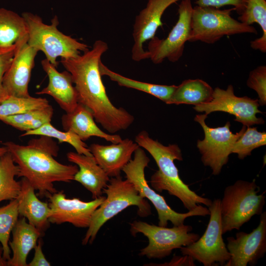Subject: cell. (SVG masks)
<instances>
[{
	"instance_id": "obj_1",
	"label": "cell",
	"mask_w": 266,
	"mask_h": 266,
	"mask_svg": "<svg viewBox=\"0 0 266 266\" xmlns=\"http://www.w3.org/2000/svg\"><path fill=\"white\" fill-rule=\"evenodd\" d=\"M107 43L96 40L91 49L74 58H61V63L71 75L78 102L92 112L95 120L110 134L127 129L134 117L110 100L101 79L99 63L108 50Z\"/></svg>"
},
{
	"instance_id": "obj_2",
	"label": "cell",
	"mask_w": 266,
	"mask_h": 266,
	"mask_svg": "<svg viewBox=\"0 0 266 266\" xmlns=\"http://www.w3.org/2000/svg\"><path fill=\"white\" fill-rule=\"evenodd\" d=\"M26 145L12 141L3 143L18 166V177H25L38 191L41 198H48L57 192L54 186L56 182H70L78 170L77 165H67L58 162L59 147L52 137L39 135Z\"/></svg>"
},
{
	"instance_id": "obj_3",
	"label": "cell",
	"mask_w": 266,
	"mask_h": 266,
	"mask_svg": "<svg viewBox=\"0 0 266 266\" xmlns=\"http://www.w3.org/2000/svg\"><path fill=\"white\" fill-rule=\"evenodd\" d=\"M135 142L148 151L156 162L159 169L151 177L152 188L158 192L167 191L170 195L178 198L188 211L202 204L209 206L212 200L198 195L191 190L180 178L174 160L182 161L181 149L176 144L165 146L151 138L145 131L139 132Z\"/></svg>"
},
{
	"instance_id": "obj_4",
	"label": "cell",
	"mask_w": 266,
	"mask_h": 266,
	"mask_svg": "<svg viewBox=\"0 0 266 266\" xmlns=\"http://www.w3.org/2000/svg\"><path fill=\"white\" fill-rule=\"evenodd\" d=\"M103 189L106 197L94 211L82 244H92L101 227L109 220L130 206L138 208L137 214L146 217L151 214L147 200L142 198L133 184L120 176L111 177Z\"/></svg>"
},
{
	"instance_id": "obj_5",
	"label": "cell",
	"mask_w": 266,
	"mask_h": 266,
	"mask_svg": "<svg viewBox=\"0 0 266 266\" xmlns=\"http://www.w3.org/2000/svg\"><path fill=\"white\" fill-rule=\"evenodd\" d=\"M28 28V44L42 51L46 59L57 67L58 57L74 58L89 49V46L67 35L58 29L59 22L55 15L50 25L43 23L39 16L31 12L22 14Z\"/></svg>"
},
{
	"instance_id": "obj_6",
	"label": "cell",
	"mask_w": 266,
	"mask_h": 266,
	"mask_svg": "<svg viewBox=\"0 0 266 266\" xmlns=\"http://www.w3.org/2000/svg\"><path fill=\"white\" fill-rule=\"evenodd\" d=\"M260 191L255 179L251 182L239 180L225 189L220 200L223 234L239 230L253 216L263 212L266 196L264 192L258 195Z\"/></svg>"
},
{
	"instance_id": "obj_7",
	"label": "cell",
	"mask_w": 266,
	"mask_h": 266,
	"mask_svg": "<svg viewBox=\"0 0 266 266\" xmlns=\"http://www.w3.org/2000/svg\"><path fill=\"white\" fill-rule=\"evenodd\" d=\"M149 162L150 159L144 150L139 147L134 152L133 160L124 166L122 171L126 179L133 184L139 195L150 201L154 206L158 215L159 226L166 227L168 221L173 226H180L183 225L188 217L210 214L208 208L200 204L186 213H178L173 210L167 204L164 197L156 192L147 183L144 170Z\"/></svg>"
},
{
	"instance_id": "obj_8",
	"label": "cell",
	"mask_w": 266,
	"mask_h": 266,
	"mask_svg": "<svg viewBox=\"0 0 266 266\" xmlns=\"http://www.w3.org/2000/svg\"><path fill=\"white\" fill-rule=\"evenodd\" d=\"M234 8L219 9L196 5L193 7L189 42L213 44L224 36L245 33L257 34L255 28L233 18Z\"/></svg>"
},
{
	"instance_id": "obj_9",
	"label": "cell",
	"mask_w": 266,
	"mask_h": 266,
	"mask_svg": "<svg viewBox=\"0 0 266 266\" xmlns=\"http://www.w3.org/2000/svg\"><path fill=\"white\" fill-rule=\"evenodd\" d=\"M130 232L135 236L141 233L148 239L147 246L141 249L140 256L149 259H162L170 255L175 249L189 245L197 240L200 235L191 233V226L182 225L166 228L134 221L130 224Z\"/></svg>"
},
{
	"instance_id": "obj_10",
	"label": "cell",
	"mask_w": 266,
	"mask_h": 266,
	"mask_svg": "<svg viewBox=\"0 0 266 266\" xmlns=\"http://www.w3.org/2000/svg\"><path fill=\"white\" fill-rule=\"evenodd\" d=\"M210 219L203 234L192 244L180 248L182 255H188L204 266H225L231 255L222 235L220 200L208 206Z\"/></svg>"
},
{
	"instance_id": "obj_11",
	"label": "cell",
	"mask_w": 266,
	"mask_h": 266,
	"mask_svg": "<svg viewBox=\"0 0 266 266\" xmlns=\"http://www.w3.org/2000/svg\"><path fill=\"white\" fill-rule=\"evenodd\" d=\"M206 114L197 115L194 120L202 127L204 133L203 140H198L197 146L201 155V160L205 166L210 167L214 175L220 174L223 166L229 161V155L236 141L242 135L246 126L233 133L230 130V123L223 127L210 128L205 123Z\"/></svg>"
},
{
	"instance_id": "obj_12",
	"label": "cell",
	"mask_w": 266,
	"mask_h": 266,
	"mask_svg": "<svg viewBox=\"0 0 266 266\" xmlns=\"http://www.w3.org/2000/svg\"><path fill=\"white\" fill-rule=\"evenodd\" d=\"M193 9L191 0H182L178 6V20L167 36L160 39L155 36L149 40L147 51L153 63L159 64L165 59L176 62L182 57L190 36Z\"/></svg>"
},
{
	"instance_id": "obj_13",
	"label": "cell",
	"mask_w": 266,
	"mask_h": 266,
	"mask_svg": "<svg viewBox=\"0 0 266 266\" xmlns=\"http://www.w3.org/2000/svg\"><path fill=\"white\" fill-rule=\"evenodd\" d=\"M259 106L258 99L236 96L233 86L229 85L226 90L215 88L210 101L195 105L194 109L199 112H204L207 115L215 111L227 112L235 116L234 121L250 127L265 122L263 118L256 116L257 114L262 113L258 109Z\"/></svg>"
},
{
	"instance_id": "obj_14",
	"label": "cell",
	"mask_w": 266,
	"mask_h": 266,
	"mask_svg": "<svg viewBox=\"0 0 266 266\" xmlns=\"http://www.w3.org/2000/svg\"><path fill=\"white\" fill-rule=\"evenodd\" d=\"M257 227L251 232H238L227 238L231 258L225 266H254L266 252V212L260 215Z\"/></svg>"
},
{
	"instance_id": "obj_15",
	"label": "cell",
	"mask_w": 266,
	"mask_h": 266,
	"mask_svg": "<svg viewBox=\"0 0 266 266\" xmlns=\"http://www.w3.org/2000/svg\"><path fill=\"white\" fill-rule=\"evenodd\" d=\"M48 198L52 211L49 218L50 223H69L76 227L85 228L89 227L93 213L105 197L101 196L86 202L76 198L67 199L63 191H57Z\"/></svg>"
},
{
	"instance_id": "obj_16",
	"label": "cell",
	"mask_w": 266,
	"mask_h": 266,
	"mask_svg": "<svg viewBox=\"0 0 266 266\" xmlns=\"http://www.w3.org/2000/svg\"><path fill=\"white\" fill-rule=\"evenodd\" d=\"M180 0H148L146 7L136 16L133 27L134 43L132 49V59L136 62L148 59L143 44L154 36L162 26V15L172 4Z\"/></svg>"
},
{
	"instance_id": "obj_17",
	"label": "cell",
	"mask_w": 266,
	"mask_h": 266,
	"mask_svg": "<svg viewBox=\"0 0 266 266\" xmlns=\"http://www.w3.org/2000/svg\"><path fill=\"white\" fill-rule=\"evenodd\" d=\"M38 52L29 46L27 41L17 46L3 79V86L8 96L21 98L31 96L28 86Z\"/></svg>"
},
{
	"instance_id": "obj_18",
	"label": "cell",
	"mask_w": 266,
	"mask_h": 266,
	"mask_svg": "<svg viewBox=\"0 0 266 266\" xmlns=\"http://www.w3.org/2000/svg\"><path fill=\"white\" fill-rule=\"evenodd\" d=\"M41 64L48 76V84L36 94L49 95L66 113L72 111L78 102L71 74L66 70L58 71L57 67L46 59L41 61Z\"/></svg>"
},
{
	"instance_id": "obj_19",
	"label": "cell",
	"mask_w": 266,
	"mask_h": 266,
	"mask_svg": "<svg viewBox=\"0 0 266 266\" xmlns=\"http://www.w3.org/2000/svg\"><path fill=\"white\" fill-rule=\"evenodd\" d=\"M139 147L135 142L126 138L109 145L93 143L89 148L107 175L114 177L120 175L121 171L132 160L133 154Z\"/></svg>"
},
{
	"instance_id": "obj_20",
	"label": "cell",
	"mask_w": 266,
	"mask_h": 266,
	"mask_svg": "<svg viewBox=\"0 0 266 266\" xmlns=\"http://www.w3.org/2000/svg\"><path fill=\"white\" fill-rule=\"evenodd\" d=\"M61 124L65 131L73 133L83 141L92 136L103 138L112 143L122 140L119 135L106 133L99 128L91 110L79 103L72 111L62 116Z\"/></svg>"
},
{
	"instance_id": "obj_21",
	"label": "cell",
	"mask_w": 266,
	"mask_h": 266,
	"mask_svg": "<svg viewBox=\"0 0 266 266\" xmlns=\"http://www.w3.org/2000/svg\"><path fill=\"white\" fill-rule=\"evenodd\" d=\"M20 182L21 191L17 198L19 215L27 219L42 235L49 227L51 209L47 202L38 198L34 189L26 178L22 177Z\"/></svg>"
},
{
	"instance_id": "obj_22",
	"label": "cell",
	"mask_w": 266,
	"mask_h": 266,
	"mask_svg": "<svg viewBox=\"0 0 266 266\" xmlns=\"http://www.w3.org/2000/svg\"><path fill=\"white\" fill-rule=\"evenodd\" d=\"M66 157L69 162L77 165L79 168L74 176V180L90 191L93 199L100 197L110 178L94 156L69 152Z\"/></svg>"
},
{
	"instance_id": "obj_23",
	"label": "cell",
	"mask_w": 266,
	"mask_h": 266,
	"mask_svg": "<svg viewBox=\"0 0 266 266\" xmlns=\"http://www.w3.org/2000/svg\"><path fill=\"white\" fill-rule=\"evenodd\" d=\"M11 233L9 246L12 255L8 261V266H27L28 255L42 235L24 217L18 220Z\"/></svg>"
},
{
	"instance_id": "obj_24",
	"label": "cell",
	"mask_w": 266,
	"mask_h": 266,
	"mask_svg": "<svg viewBox=\"0 0 266 266\" xmlns=\"http://www.w3.org/2000/svg\"><path fill=\"white\" fill-rule=\"evenodd\" d=\"M28 38V28L23 16L0 8V50L15 48L27 41Z\"/></svg>"
},
{
	"instance_id": "obj_25",
	"label": "cell",
	"mask_w": 266,
	"mask_h": 266,
	"mask_svg": "<svg viewBox=\"0 0 266 266\" xmlns=\"http://www.w3.org/2000/svg\"><path fill=\"white\" fill-rule=\"evenodd\" d=\"M213 90L207 83L201 79L185 80L176 86L166 103L197 105L207 103L212 99Z\"/></svg>"
},
{
	"instance_id": "obj_26",
	"label": "cell",
	"mask_w": 266,
	"mask_h": 266,
	"mask_svg": "<svg viewBox=\"0 0 266 266\" xmlns=\"http://www.w3.org/2000/svg\"><path fill=\"white\" fill-rule=\"evenodd\" d=\"M99 70L101 76L106 75L119 86L137 90L151 95L165 103L169 99L176 88V85L154 84L139 81L125 77L108 68L100 61Z\"/></svg>"
},
{
	"instance_id": "obj_27",
	"label": "cell",
	"mask_w": 266,
	"mask_h": 266,
	"mask_svg": "<svg viewBox=\"0 0 266 266\" xmlns=\"http://www.w3.org/2000/svg\"><path fill=\"white\" fill-rule=\"evenodd\" d=\"M19 169L8 151L0 158V202L17 199L21 188V182L15 180Z\"/></svg>"
},
{
	"instance_id": "obj_28",
	"label": "cell",
	"mask_w": 266,
	"mask_h": 266,
	"mask_svg": "<svg viewBox=\"0 0 266 266\" xmlns=\"http://www.w3.org/2000/svg\"><path fill=\"white\" fill-rule=\"evenodd\" d=\"M238 20L247 25L257 23L261 27L263 34L250 42L251 47L262 53L266 52V0H247L243 12Z\"/></svg>"
},
{
	"instance_id": "obj_29",
	"label": "cell",
	"mask_w": 266,
	"mask_h": 266,
	"mask_svg": "<svg viewBox=\"0 0 266 266\" xmlns=\"http://www.w3.org/2000/svg\"><path fill=\"white\" fill-rule=\"evenodd\" d=\"M53 113L54 109L50 104L22 114L4 117L0 120L18 130L27 132L50 122Z\"/></svg>"
},
{
	"instance_id": "obj_30",
	"label": "cell",
	"mask_w": 266,
	"mask_h": 266,
	"mask_svg": "<svg viewBox=\"0 0 266 266\" xmlns=\"http://www.w3.org/2000/svg\"><path fill=\"white\" fill-rule=\"evenodd\" d=\"M28 135H44L55 138L60 143L66 142L69 144L78 154L93 156L87 145L76 134L70 131H60L53 126L50 122L45 123L35 130L25 132L21 136Z\"/></svg>"
},
{
	"instance_id": "obj_31",
	"label": "cell",
	"mask_w": 266,
	"mask_h": 266,
	"mask_svg": "<svg viewBox=\"0 0 266 266\" xmlns=\"http://www.w3.org/2000/svg\"><path fill=\"white\" fill-rule=\"evenodd\" d=\"M19 214L17 199L0 207V243L3 248V257L8 261L11 257L9 246L10 234L18 220Z\"/></svg>"
},
{
	"instance_id": "obj_32",
	"label": "cell",
	"mask_w": 266,
	"mask_h": 266,
	"mask_svg": "<svg viewBox=\"0 0 266 266\" xmlns=\"http://www.w3.org/2000/svg\"><path fill=\"white\" fill-rule=\"evenodd\" d=\"M49 105V101L45 98L9 96L0 104V119L43 108Z\"/></svg>"
},
{
	"instance_id": "obj_33",
	"label": "cell",
	"mask_w": 266,
	"mask_h": 266,
	"mask_svg": "<svg viewBox=\"0 0 266 266\" xmlns=\"http://www.w3.org/2000/svg\"><path fill=\"white\" fill-rule=\"evenodd\" d=\"M266 144V132H260L256 128L248 127L234 144L232 152L237 154L239 159H243L250 156L254 149Z\"/></svg>"
},
{
	"instance_id": "obj_34",
	"label": "cell",
	"mask_w": 266,
	"mask_h": 266,
	"mask_svg": "<svg viewBox=\"0 0 266 266\" xmlns=\"http://www.w3.org/2000/svg\"><path fill=\"white\" fill-rule=\"evenodd\" d=\"M247 85L258 94L260 105L266 104V66H260L252 70L247 80Z\"/></svg>"
},
{
	"instance_id": "obj_35",
	"label": "cell",
	"mask_w": 266,
	"mask_h": 266,
	"mask_svg": "<svg viewBox=\"0 0 266 266\" xmlns=\"http://www.w3.org/2000/svg\"><path fill=\"white\" fill-rule=\"evenodd\" d=\"M16 47L0 50V104L9 97L3 87V79L12 61Z\"/></svg>"
},
{
	"instance_id": "obj_36",
	"label": "cell",
	"mask_w": 266,
	"mask_h": 266,
	"mask_svg": "<svg viewBox=\"0 0 266 266\" xmlns=\"http://www.w3.org/2000/svg\"><path fill=\"white\" fill-rule=\"evenodd\" d=\"M247 0H197V5L219 8L225 5L233 6L235 10L240 15L244 11Z\"/></svg>"
},
{
	"instance_id": "obj_37",
	"label": "cell",
	"mask_w": 266,
	"mask_h": 266,
	"mask_svg": "<svg viewBox=\"0 0 266 266\" xmlns=\"http://www.w3.org/2000/svg\"><path fill=\"white\" fill-rule=\"evenodd\" d=\"M42 241L39 238L34 248V254L33 260L28 264L29 266H50V263L47 261L42 251Z\"/></svg>"
},
{
	"instance_id": "obj_38",
	"label": "cell",
	"mask_w": 266,
	"mask_h": 266,
	"mask_svg": "<svg viewBox=\"0 0 266 266\" xmlns=\"http://www.w3.org/2000/svg\"><path fill=\"white\" fill-rule=\"evenodd\" d=\"M194 260L190 256H174L169 262L156 265L155 266H196Z\"/></svg>"
},
{
	"instance_id": "obj_39",
	"label": "cell",
	"mask_w": 266,
	"mask_h": 266,
	"mask_svg": "<svg viewBox=\"0 0 266 266\" xmlns=\"http://www.w3.org/2000/svg\"><path fill=\"white\" fill-rule=\"evenodd\" d=\"M0 266H8V261L3 257V248L0 246Z\"/></svg>"
},
{
	"instance_id": "obj_40",
	"label": "cell",
	"mask_w": 266,
	"mask_h": 266,
	"mask_svg": "<svg viewBox=\"0 0 266 266\" xmlns=\"http://www.w3.org/2000/svg\"><path fill=\"white\" fill-rule=\"evenodd\" d=\"M8 151L6 146L0 147V158Z\"/></svg>"
}]
</instances>
